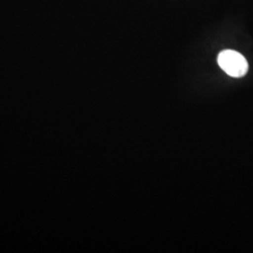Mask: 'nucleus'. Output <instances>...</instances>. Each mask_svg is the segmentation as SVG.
<instances>
[{"label":"nucleus","mask_w":253,"mask_h":253,"mask_svg":"<svg viewBox=\"0 0 253 253\" xmlns=\"http://www.w3.org/2000/svg\"><path fill=\"white\" fill-rule=\"evenodd\" d=\"M217 63L224 73L235 78L244 76L249 70V64L244 55L234 50L220 52L217 56Z\"/></svg>","instance_id":"obj_1"}]
</instances>
